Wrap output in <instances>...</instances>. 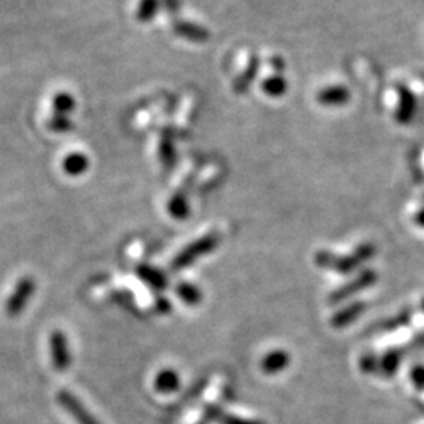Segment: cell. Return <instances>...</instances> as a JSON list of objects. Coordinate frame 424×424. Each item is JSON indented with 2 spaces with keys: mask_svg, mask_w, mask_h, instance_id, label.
<instances>
[{
  "mask_svg": "<svg viewBox=\"0 0 424 424\" xmlns=\"http://www.w3.org/2000/svg\"><path fill=\"white\" fill-rule=\"evenodd\" d=\"M376 253V247L372 244H363L354 251L352 255L336 258L329 251H319L316 255V262L320 267H327L331 271H336L340 273H349L354 269H357L360 264H363L368 260H371Z\"/></svg>",
  "mask_w": 424,
  "mask_h": 424,
  "instance_id": "cell-1",
  "label": "cell"
},
{
  "mask_svg": "<svg viewBox=\"0 0 424 424\" xmlns=\"http://www.w3.org/2000/svg\"><path fill=\"white\" fill-rule=\"evenodd\" d=\"M217 245H219V236H217L215 233H209L203 238L193 240L192 244H189L186 249H182L180 253L176 255L173 262H171V269L176 272L182 271V269L193 264V262L200 260L202 256L215 250Z\"/></svg>",
  "mask_w": 424,
  "mask_h": 424,
  "instance_id": "cell-2",
  "label": "cell"
},
{
  "mask_svg": "<svg viewBox=\"0 0 424 424\" xmlns=\"http://www.w3.org/2000/svg\"><path fill=\"white\" fill-rule=\"evenodd\" d=\"M35 289L37 283L32 277L19 278V282L16 283L13 292H11V296L7 299V303H5V311H7L10 318H16L18 314L24 311Z\"/></svg>",
  "mask_w": 424,
  "mask_h": 424,
  "instance_id": "cell-3",
  "label": "cell"
},
{
  "mask_svg": "<svg viewBox=\"0 0 424 424\" xmlns=\"http://www.w3.org/2000/svg\"><path fill=\"white\" fill-rule=\"evenodd\" d=\"M418 112V99L407 85H398V104L394 110V122L401 126L410 124Z\"/></svg>",
  "mask_w": 424,
  "mask_h": 424,
  "instance_id": "cell-4",
  "label": "cell"
},
{
  "mask_svg": "<svg viewBox=\"0 0 424 424\" xmlns=\"http://www.w3.org/2000/svg\"><path fill=\"white\" fill-rule=\"evenodd\" d=\"M57 401H59L61 409L68 412V414L76 420L77 424H101L87 407L80 403L71 392H68V389H60V392L57 393Z\"/></svg>",
  "mask_w": 424,
  "mask_h": 424,
  "instance_id": "cell-5",
  "label": "cell"
},
{
  "mask_svg": "<svg viewBox=\"0 0 424 424\" xmlns=\"http://www.w3.org/2000/svg\"><path fill=\"white\" fill-rule=\"evenodd\" d=\"M50 357H52V365L57 372H65L71 365V354L68 347V340L63 331L54 330L50 334Z\"/></svg>",
  "mask_w": 424,
  "mask_h": 424,
  "instance_id": "cell-6",
  "label": "cell"
},
{
  "mask_svg": "<svg viewBox=\"0 0 424 424\" xmlns=\"http://www.w3.org/2000/svg\"><path fill=\"white\" fill-rule=\"evenodd\" d=\"M351 90L341 84H334L329 87H324L318 91L316 101L322 107L327 108H336V107H345L347 102L351 101Z\"/></svg>",
  "mask_w": 424,
  "mask_h": 424,
  "instance_id": "cell-7",
  "label": "cell"
},
{
  "mask_svg": "<svg viewBox=\"0 0 424 424\" xmlns=\"http://www.w3.org/2000/svg\"><path fill=\"white\" fill-rule=\"evenodd\" d=\"M376 278H377L376 272L366 271V272H363L362 275H360V277L355 278L352 283H347V285H345V286H341V288L338 289V291H335L334 294L330 296V299H329V300H330L331 303H338V302L345 300V299H347L349 296L355 294V292H357L358 289L368 288V286H371L372 283L376 282Z\"/></svg>",
  "mask_w": 424,
  "mask_h": 424,
  "instance_id": "cell-8",
  "label": "cell"
},
{
  "mask_svg": "<svg viewBox=\"0 0 424 424\" xmlns=\"http://www.w3.org/2000/svg\"><path fill=\"white\" fill-rule=\"evenodd\" d=\"M289 365V354L282 351V349H277V351L269 352L261 362V368L266 374H278L283 369H286V366Z\"/></svg>",
  "mask_w": 424,
  "mask_h": 424,
  "instance_id": "cell-9",
  "label": "cell"
},
{
  "mask_svg": "<svg viewBox=\"0 0 424 424\" xmlns=\"http://www.w3.org/2000/svg\"><path fill=\"white\" fill-rule=\"evenodd\" d=\"M137 273H139V277L143 280V282L154 291H164L167 288V277H165L162 271H159L156 267L143 264L140 267H137Z\"/></svg>",
  "mask_w": 424,
  "mask_h": 424,
  "instance_id": "cell-10",
  "label": "cell"
},
{
  "mask_svg": "<svg viewBox=\"0 0 424 424\" xmlns=\"http://www.w3.org/2000/svg\"><path fill=\"white\" fill-rule=\"evenodd\" d=\"M365 309H366L365 302H355V303H352V305L343 308L340 313H336L334 319H331V325H334V327H338V329L346 327V325L352 324L354 320L365 311Z\"/></svg>",
  "mask_w": 424,
  "mask_h": 424,
  "instance_id": "cell-11",
  "label": "cell"
},
{
  "mask_svg": "<svg viewBox=\"0 0 424 424\" xmlns=\"http://www.w3.org/2000/svg\"><path fill=\"white\" fill-rule=\"evenodd\" d=\"M181 379L177 376V372L173 369H164L160 371L156 376V380H154V388L157 389L159 393L170 394L175 393L177 388H180Z\"/></svg>",
  "mask_w": 424,
  "mask_h": 424,
  "instance_id": "cell-12",
  "label": "cell"
},
{
  "mask_svg": "<svg viewBox=\"0 0 424 424\" xmlns=\"http://www.w3.org/2000/svg\"><path fill=\"white\" fill-rule=\"evenodd\" d=\"M176 294L180 299L187 303V305H198L200 302H202V291L197 286L192 283H186L182 282L176 286Z\"/></svg>",
  "mask_w": 424,
  "mask_h": 424,
  "instance_id": "cell-13",
  "label": "cell"
},
{
  "mask_svg": "<svg viewBox=\"0 0 424 424\" xmlns=\"http://www.w3.org/2000/svg\"><path fill=\"white\" fill-rule=\"evenodd\" d=\"M262 90L271 97H282L286 93V90H288V80L283 76H280V74H275V76H271L264 80Z\"/></svg>",
  "mask_w": 424,
  "mask_h": 424,
  "instance_id": "cell-14",
  "label": "cell"
},
{
  "mask_svg": "<svg viewBox=\"0 0 424 424\" xmlns=\"http://www.w3.org/2000/svg\"><path fill=\"white\" fill-rule=\"evenodd\" d=\"M401 358H403V355H401V351H389L387 352L383 357L380 358L379 362V369L383 376H393L394 372H396L398 366L401 363Z\"/></svg>",
  "mask_w": 424,
  "mask_h": 424,
  "instance_id": "cell-15",
  "label": "cell"
},
{
  "mask_svg": "<svg viewBox=\"0 0 424 424\" xmlns=\"http://www.w3.org/2000/svg\"><path fill=\"white\" fill-rule=\"evenodd\" d=\"M168 211L170 214L175 217V219H187L189 215V204H187V200L184 197H175L171 198V202L168 204Z\"/></svg>",
  "mask_w": 424,
  "mask_h": 424,
  "instance_id": "cell-16",
  "label": "cell"
},
{
  "mask_svg": "<svg viewBox=\"0 0 424 424\" xmlns=\"http://www.w3.org/2000/svg\"><path fill=\"white\" fill-rule=\"evenodd\" d=\"M65 170L70 175H80L87 170V159L79 156V154H73L65 160Z\"/></svg>",
  "mask_w": 424,
  "mask_h": 424,
  "instance_id": "cell-17",
  "label": "cell"
},
{
  "mask_svg": "<svg viewBox=\"0 0 424 424\" xmlns=\"http://www.w3.org/2000/svg\"><path fill=\"white\" fill-rule=\"evenodd\" d=\"M215 420L219 421L220 424H264L262 421L244 420V418L234 416V415H230V414H219V415H217Z\"/></svg>",
  "mask_w": 424,
  "mask_h": 424,
  "instance_id": "cell-18",
  "label": "cell"
},
{
  "mask_svg": "<svg viewBox=\"0 0 424 424\" xmlns=\"http://www.w3.org/2000/svg\"><path fill=\"white\" fill-rule=\"evenodd\" d=\"M410 377L416 388L424 389V366H420V365L415 366V368L410 371Z\"/></svg>",
  "mask_w": 424,
  "mask_h": 424,
  "instance_id": "cell-19",
  "label": "cell"
},
{
  "mask_svg": "<svg viewBox=\"0 0 424 424\" xmlns=\"http://www.w3.org/2000/svg\"><path fill=\"white\" fill-rule=\"evenodd\" d=\"M407 322H409V314L407 313H404V314H401L399 318H396V319H393L392 322H388V324H385V327L383 329H396V327H401V325H405Z\"/></svg>",
  "mask_w": 424,
  "mask_h": 424,
  "instance_id": "cell-20",
  "label": "cell"
},
{
  "mask_svg": "<svg viewBox=\"0 0 424 424\" xmlns=\"http://www.w3.org/2000/svg\"><path fill=\"white\" fill-rule=\"evenodd\" d=\"M157 308H159V311H162V313L168 311V309H170V302L162 297V299L157 300Z\"/></svg>",
  "mask_w": 424,
  "mask_h": 424,
  "instance_id": "cell-21",
  "label": "cell"
},
{
  "mask_svg": "<svg viewBox=\"0 0 424 424\" xmlns=\"http://www.w3.org/2000/svg\"><path fill=\"white\" fill-rule=\"evenodd\" d=\"M414 220H415V223L418 227H421V228H424V208L423 209H420L415 214V217H414Z\"/></svg>",
  "mask_w": 424,
  "mask_h": 424,
  "instance_id": "cell-22",
  "label": "cell"
},
{
  "mask_svg": "<svg viewBox=\"0 0 424 424\" xmlns=\"http://www.w3.org/2000/svg\"><path fill=\"white\" fill-rule=\"evenodd\" d=\"M423 309H424V302H423Z\"/></svg>",
  "mask_w": 424,
  "mask_h": 424,
  "instance_id": "cell-23",
  "label": "cell"
}]
</instances>
